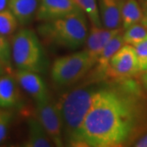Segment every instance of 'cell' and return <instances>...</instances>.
Wrapping results in <instances>:
<instances>
[{
  "instance_id": "obj_1",
  "label": "cell",
  "mask_w": 147,
  "mask_h": 147,
  "mask_svg": "<svg viewBox=\"0 0 147 147\" xmlns=\"http://www.w3.org/2000/svg\"><path fill=\"white\" fill-rule=\"evenodd\" d=\"M146 131L147 92L141 81L101 79L81 128L80 147L127 146Z\"/></svg>"
},
{
  "instance_id": "obj_2",
  "label": "cell",
  "mask_w": 147,
  "mask_h": 147,
  "mask_svg": "<svg viewBox=\"0 0 147 147\" xmlns=\"http://www.w3.org/2000/svg\"><path fill=\"white\" fill-rule=\"evenodd\" d=\"M101 79L92 80L74 88L57 102L61 115L65 144L80 147V133L95 93Z\"/></svg>"
},
{
  "instance_id": "obj_3",
  "label": "cell",
  "mask_w": 147,
  "mask_h": 147,
  "mask_svg": "<svg viewBox=\"0 0 147 147\" xmlns=\"http://www.w3.org/2000/svg\"><path fill=\"white\" fill-rule=\"evenodd\" d=\"M88 19L84 11L79 10L53 21L42 22L38 30L47 43L76 50L86 42L89 30Z\"/></svg>"
},
{
  "instance_id": "obj_4",
  "label": "cell",
  "mask_w": 147,
  "mask_h": 147,
  "mask_svg": "<svg viewBox=\"0 0 147 147\" xmlns=\"http://www.w3.org/2000/svg\"><path fill=\"white\" fill-rule=\"evenodd\" d=\"M11 57L17 69L42 73L47 67L43 48L34 32L22 29L16 33L11 40Z\"/></svg>"
},
{
  "instance_id": "obj_5",
  "label": "cell",
  "mask_w": 147,
  "mask_h": 147,
  "mask_svg": "<svg viewBox=\"0 0 147 147\" xmlns=\"http://www.w3.org/2000/svg\"><path fill=\"white\" fill-rule=\"evenodd\" d=\"M95 66L86 50L57 58L51 67V79L60 88L74 85L83 79Z\"/></svg>"
},
{
  "instance_id": "obj_6",
  "label": "cell",
  "mask_w": 147,
  "mask_h": 147,
  "mask_svg": "<svg viewBox=\"0 0 147 147\" xmlns=\"http://www.w3.org/2000/svg\"><path fill=\"white\" fill-rule=\"evenodd\" d=\"M141 70L133 46L124 44L113 56L105 70V78L125 79L134 78Z\"/></svg>"
},
{
  "instance_id": "obj_7",
  "label": "cell",
  "mask_w": 147,
  "mask_h": 147,
  "mask_svg": "<svg viewBox=\"0 0 147 147\" xmlns=\"http://www.w3.org/2000/svg\"><path fill=\"white\" fill-rule=\"evenodd\" d=\"M36 118L56 146H64L63 127L57 102L50 97L36 102Z\"/></svg>"
},
{
  "instance_id": "obj_8",
  "label": "cell",
  "mask_w": 147,
  "mask_h": 147,
  "mask_svg": "<svg viewBox=\"0 0 147 147\" xmlns=\"http://www.w3.org/2000/svg\"><path fill=\"white\" fill-rule=\"evenodd\" d=\"M82 10L75 0H40L37 11V21L46 22L56 20Z\"/></svg>"
},
{
  "instance_id": "obj_9",
  "label": "cell",
  "mask_w": 147,
  "mask_h": 147,
  "mask_svg": "<svg viewBox=\"0 0 147 147\" xmlns=\"http://www.w3.org/2000/svg\"><path fill=\"white\" fill-rule=\"evenodd\" d=\"M123 30V28L111 30L91 23L88 34L85 42L84 50H86V52L89 54L90 57L93 61L95 65L105 45L110 42L112 38Z\"/></svg>"
},
{
  "instance_id": "obj_10",
  "label": "cell",
  "mask_w": 147,
  "mask_h": 147,
  "mask_svg": "<svg viewBox=\"0 0 147 147\" xmlns=\"http://www.w3.org/2000/svg\"><path fill=\"white\" fill-rule=\"evenodd\" d=\"M15 79L17 84L36 100V102L45 100L49 97L47 85L39 73L17 69L15 73Z\"/></svg>"
},
{
  "instance_id": "obj_11",
  "label": "cell",
  "mask_w": 147,
  "mask_h": 147,
  "mask_svg": "<svg viewBox=\"0 0 147 147\" xmlns=\"http://www.w3.org/2000/svg\"><path fill=\"white\" fill-rule=\"evenodd\" d=\"M102 26L107 29L122 28V0H97Z\"/></svg>"
},
{
  "instance_id": "obj_12",
  "label": "cell",
  "mask_w": 147,
  "mask_h": 147,
  "mask_svg": "<svg viewBox=\"0 0 147 147\" xmlns=\"http://www.w3.org/2000/svg\"><path fill=\"white\" fill-rule=\"evenodd\" d=\"M123 30L116 34L114 38H112L100 53L95 65L96 69L94 71L93 78L97 79H106L105 70L107 69L110 61L113 57V56L125 44L123 38Z\"/></svg>"
},
{
  "instance_id": "obj_13",
  "label": "cell",
  "mask_w": 147,
  "mask_h": 147,
  "mask_svg": "<svg viewBox=\"0 0 147 147\" xmlns=\"http://www.w3.org/2000/svg\"><path fill=\"white\" fill-rule=\"evenodd\" d=\"M40 0H9L8 9L16 16L19 24H30L36 16Z\"/></svg>"
},
{
  "instance_id": "obj_14",
  "label": "cell",
  "mask_w": 147,
  "mask_h": 147,
  "mask_svg": "<svg viewBox=\"0 0 147 147\" xmlns=\"http://www.w3.org/2000/svg\"><path fill=\"white\" fill-rule=\"evenodd\" d=\"M28 130V137L24 143V146L51 147L54 146L53 142L37 118L29 119Z\"/></svg>"
},
{
  "instance_id": "obj_15",
  "label": "cell",
  "mask_w": 147,
  "mask_h": 147,
  "mask_svg": "<svg viewBox=\"0 0 147 147\" xmlns=\"http://www.w3.org/2000/svg\"><path fill=\"white\" fill-rule=\"evenodd\" d=\"M16 80L10 75L0 76V108L14 107L19 100Z\"/></svg>"
},
{
  "instance_id": "obj_16",
  "label": "cell",
  "mask_w": 147,
  "mask_h": 147,
  "mask_svg": "<svg viewBox=\"0 0 147 147\" xmlns=\"http://www.w3.org/2000/svg\"><path fill=\"white\" fill-rule=\"evenodd\" d=\"M142 18V6L137 0H122L121 21L123 30L135 24L141 23Z\"/></svg>"
},
{
  "instance_id": "obj_17",
  "label": "cell",
  "mask_w": 147,
  "mask_h": 147,
  "mask_svg": "<svg viewBox=\"0 0 147 147\" xmlns=\"http://www.w3.org/2000/svg\"><path fill=\"white\" fill-rule=\"evenodd\" d=\"M123 38L125 44L136 46L147 40V29L142 23H137L128 27L123 32Z\"/></svg>"
},
{
  "instance_id": "obj_18",
  "label": "cell",
  "mask_w": 147,
  "mask_h": 147,
  "mask_svg": "<svg viewBox=\"0 0 147 147\" xmlns=\"http://www.w3.org/2000/svg\"><path fill=\"white\" fill-rule=\"evenodd\" d=\"M19 25V22L8 8L0 12V34L5 37L12 35Z\"/></svg>"
},
{
  "instance_id": "obj_19",
  "label": "cell",
  "mask_w": 147,
  "mask_h": 147,
  "mask_svg": "<svg viewBox=\"0 0 147 147\" xmlns=\"http://www.w3.org/2000/svg\"><path fill=\"white\" fill-rule=\"evenodd\" d=\"M80 8L84 11L90 22L93 25L102 26L98 10L97 0H75Z\"/></svg>"
},
{
  "instance_id": "obj_20",
  "label": "cell",
  "mask_w": 147,
  "mask_h": 147,
  "mask_svg": "<svg viewBox=\"0 0 147 147\" xmlns=\"http://www.w3.org/2000/svg\"><path fill=\"white\" fill-rule=\"evenodd\" d=\"M0 61L7 69H11V45L7 37L0 34Z\"/></svg>"
},
{
  "instance_id": "obj_21",
  "label": "cell",
  "mask_w": 147,
  "mask_h": 147,
  "mask_svg": "<svg viewBox=\"0 0 147 147\" xmlns=\"http://www.w3.org/2000/svg\"><path fill=\"white\" fill-rule=\"evenodd\" d=\"M141 72L147 70V40L134 46Z\"/></svg>"
},
{
  "instance_id": "obj_22",
  "label": "cell",
  "mask_w": 147,
  "mask_h": 147,
  "mask_svg": "<svg viewBox=\"0 0 147 147\" xmlns=\"http://www.w3.org/2000/svg\"><path fill=\"white\" fill-rule=\"evenodd\" d=\"M11 119V114L7 110H0V142L5 139L7 128Z\"/></svg>"
},
{
  "instance_id": "obj_23",
  "label": "cell",
  "mask_w": 147,
  "mask_h": 147,
  "mask_svg": "<svg viewBox=\"0 0 147 147\" xmlns=\"http://www.w3.org/2000/svg\"><path fill=\"white\" fill-rule=\"evenodd\" d=\"M142 11H143V18L141 23H142L147 29V0H141Z\"/></svg>"
},
{
  "instance_id": "obj_24",
  "label": "cell",
  "mask_w": 147,
  "mask_h": 147,
  "mask_svg": "<svg viewBox=\"0 0 147 147\" xmlns=\"http://www.w3.org/2000/svg\"><path fill=\"white\" fill-rule=\"evenodd\" d=\"M133 146L147 147V131L137 139V142L133 144Z\"/></svg>"
},
{
  "instance_id": "obj_25",
  "label": "cell",
  "mask_w": 147,
  "mask_h": 147,
  "mask_svg": "<svg viewBox=\"0 0 147 147\" xmlns=\"http://www.w3.org/2000/svg\"><path fill=\"white\" fill-rule=\"evenodd\" d=\"M141 83L143 85L145 90L147 92V70L146 71H144L142 72V76H141V79H140Z\"/></svg>"
},
{
  "instance_id": "obj_26",
  "label": "cell",
  "mask_w": 147,
  "mask_h": 147,
  "mask_svg": "<svg viewBox=\"0 0 147 147\" xmlns=\"http://www.w3.org/2000/svg\"><path fill=\"white\" fill-rule=\"evenodd\" d=\"M9 0H0V12L8 8Z\"/></svg>"
},
{
  "instance_id": "obj_27",
  "label": "cell",
  "mask_w": 147,
  "mask_h": 147,
  "mask_svg": "<svg viewBox=\"0 0 147 147\" xmlns=\"http://www.w3.org/2000/svg\"><path fill=\"white\" fill-rule=\"evenodd\" d=\"M5 66L3 65V64L2 63V61H0V76L1 75H3V74L5 72Z\"/></svg>"
}]
</instances>
